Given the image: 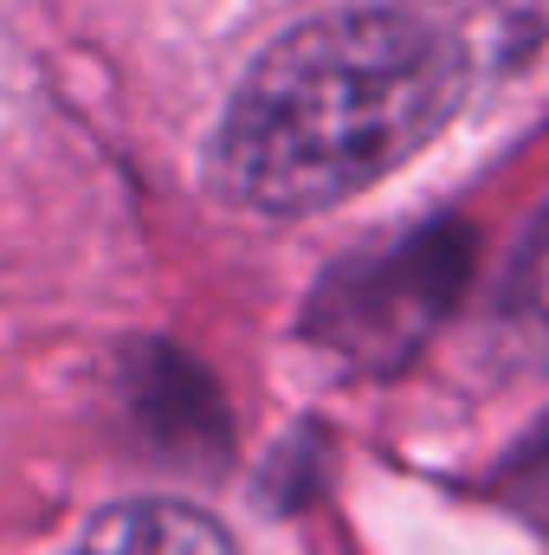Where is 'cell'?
<instances>
[{"label":"cell","mask_w":549,"mask_h":555,"mask_svg":"<svg viewBox=\"0 0 549 555\" xmlns=\"http://www.w3.org/2000/svg\"><path fill=\"white\" fill-rule=\"evenodd\" d=\"M498 343L505 356L549 362V201L531 220V233L518 240L505 284H498Z\"/></svg>","instance_id":"cell-4"},{"label":"cell","mask_w":549,"mask_h":555,"mask_svg":"<svg viewBox=\"0 0 549 555\" xmlns=\"http://www.w3.org/2000/svg\"><path fill=\"white\" fill-rule=\"evenodd\" d=\"M65 555H240V550H233V537H227L207 511H194V504H175V498H130V504L98 511Z\"/></svg>","instance_id":"cell-3"},{"label":"cell","mask_w":549,"mask_h":555,"mask_svg":"<svg viewBox=\"0 0 549 555\" xmlns=\"http://www.w3.org/2000/svg\"><path fill=\"white\" fill-rule=\"evenodd\" d=\"M465 266H472L465 233H452V227L413 233L375 259H356L323 278L304 330L356 369H388V362L413 356L426 343V330L446 317V304L465 284Z\"/></svg>","instance_id":"cell-2"},{"label":"cell","mask_w":549,"mask_h":555,"mask_svg":"<svg viewBox=\"0 0 549 555\" xmlns=\"http://www.w3.org/2000/svg\"><path fill=\"white\" fill-rule=\"evenodd\" d=\"M531 478H537L531 504H537V517H549V452H537V459H531Z\"/></svg>","instance_id":"cell-5"},{"label":"cell","mask_w":549,"mask_h":555,"mask_svg":"<svg viewBox=\"0 0 549 555\" xmlns=\"http://www.w3.org/2000/svg\"><path fill=\"white\" fill-rule=\"evenodd\" d=\"M465 46L413 7H343L291 26L227 98L207 188L266 220H304L388 181L465 104Z\"/></svg>","instance_id":"cell-1"}]
</instances>
